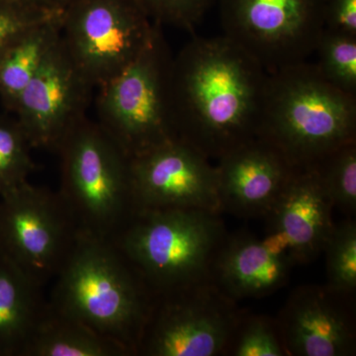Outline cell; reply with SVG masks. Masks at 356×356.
<instances>
[{
    "label": "cell",
    "instance_id": "22",
    "mask_svg": "<svg viewBox=\"0 0 356 356\" xmlns=\"http://www.w3.org/2000/svg\"><path fill=\"white\" fill-rule=\"evenodd\" d=\"M31 149L16 118L0 115V195L27 181L36 170Z\"/></svg>",
    "mask_w": 356,
    "mask_h": 356
},
{
    "label": "cell",
    "instance_id": "10",
    "mask_svg": "<svg viewBox=\"0 0 356 356\" xmlns=\"http://www.w3.org/2000/svg\"><path fill=\"white\" fill-rule=\"evenodd\" d=\"M222 36L267 74L307 62L324 32L325 0H219Z\"/></svg>",
    "mask_w": 356,
    "mask_h": 356
},
{
    "label": "cell",
    "instance_id": "18",
    "mask_svg": "<svg viewBox=\"0 0 356 356\" xmlns=\"http://www.w3.org/2000/svg\"><path fill=\"white\" fill-rule=\"evenodd\" d=\"M120 343L103 336L47 301L22 356H130Z\"/></svg>",
    "mask_w": 356,
    "mask_h": 356
},
{
    "label": "cell",
    "instance_id": "8",
    "mask_svg": "<svg viewBox=\"0 0 356 356\" xmlns=\"http://www.w3.org/2000/svg\"><path fill=\"white\" fill-rule=\"evenodd\" d=\"M156 26L136 0H74L63 9L60 40L79 72L97 88L139 57Z\"/></svg>",
    "mask_w": 356,
    "mask_h": 356
},
{
    "label": "cell",
    "instance_id": "9",
    "mask_svg": "<svg viewBox=\"0 0 356 356\" xmlns=\"http://www.w3.org/2000/svg\"><path fill=\"white\" fill-rule=\"evenodd\" d=\"M79 233L58 192L27 180L0 195V252L42 287L57 276Z\"/></svg>",
    "mask_w": 356,
    "mask_h": 356
},
{
    "label": "cell",
    "instance_id": "2",
    "mask_svg": "<svg viewBox=\"0 0 356 356\" xmlns=\"http://www.w3.org/2000/svg\"><path fill=\"white\" fill-rule=\"evenodd\" d=\"M49 303L138 355L154 292L112 238L79 231Z\"/></svg>",
    "mask_w": 356,
    "mask_h": 356
},
{
    "label": "cell",
    "instance_id": "29",
    "mask_svg": "<svg viewBox=\"0 0 356 356\" xmlns=\"http://www.w3.org/2000/svg\"><path fill=\"white\" fill-rule=\"evenodd\" d=\"M51 1L54 2V4H55V6H57L58 9L63 10L65 7L69 6V4L72 3V2H74V0H51Z\"/></svg>",
    "mask_w": 356,
    "mask_h": 356
},
{
    "label": "cell",
    "instance_id": "20",
    "mask_svg": "<svg viewBox=\"0 0 356 356\" xmlns=\"http://www.w3.org/2000/svg\"><path fill=\"white\" fill-rule=\"evenodd\" d=\"M325 286L343 296H351L356 289V224L348 220L334 224L325 243Z\"/></svg>",
    "mask_w": 356,
    "mask_h": 356
},
{
    "label": "cell",
    "instance_id": "17",
    "mask_svg": "<svg viewBox=\"0 0 356 356\" xmlns=\"http://www.w3.org/2000/svg\"><path fill=\"white\" fill-rule=\"evenodd\" d=\"M42 289L0 252V356H22L47 303Z\"/></svg>",
    "mask_w": 356,
    "mask_h": 356
},
{
    "label": "cell",
    "instance_id": "11",
    "mask_svg": "<svg viewBox=\"0 0 356 356\" xmlns=\"http://www.w3.org/2000/svg\"><path fill=\"white\" fill-rule=\"evenodd\" d=\"M136 211L194 208L220 213L216 168L184 140L173 139L130 159Z\"/></svg>",
    "mask_w": 356,
    "mask_h": 356
},
{
    "label": "cell",
    "instance_id": "12",
    "mask_svg": "<svg viewBox=\"0 0 356 356\" xmlns=\"http://www.w3.org/2000/svg\"><path fill=\"white\" fill-rule=\"evenodd\" d=\"M93 89L60 39L13 112L32 149L56 152L70 129L86 117Z\"/></svg>",
    "mask_w": 356,
    "mask_h": 356
},
{
    "label": "cell",
    "instance_id": "7",
    "mask_svg": "<svg viewBox=\"0 0 356 356\" xmlns=\"http://www.w3.org/2000/svg\"><path fill=\"white\" fill-rule=\"evenodd\" d=\"M236 302L212 278L154 294L138 355H221L243 318Z\"/></svg>",
    "mask_w": 356,
    "mask_h": 356
},
{
    "label": "cell",
    "instance_id": "28",
    "mask_svg": "<svg viewBox=\"0 0 356 356\" xmlns=\"http://www.w3.org/2000/svg\"><path fill=\"white\" fill-rule=\"evenodd\" d=\"M3 3L10 6L27 7V8L51 9V10H60L54 4L51 0H0Z\"/></svg>",
    "mask_w": 356,
    "mask_h": 356
},
{
    "label": "cell",
    "instance_id": "25",
    "mask_svg": "<svg viewBox=\"0 0 356 356\" xmlns=\"http://www.w3.org/2000/svg\"><path fill=\"white\" fill-rule=\"evenodd\" d=\"M154 24L193 31L219 0H136Z\"/></svg>",
    "mask_w": 356,
    "mask_h": 356
},
{
    "label": "cell",
    "instance_id": "21",
    "mask_svg": "<svg viewBox=\"0 0 356 356\" xmlns=\"http://www.w3.org/2000/svg\"><path fill=\"white\" fill-rule=\"evenodd\" d=\"M315 53L316 67L325 81L356 96V37L324 30Z\"/></svg>",
    "mask_w": 356,
    "mask_h": 356
},
{
    "label": "cell",
    "instance_id": "4",
    "mask_svg": "<svg viewBox=\"0 0 356 356\" xmlns=\"http://www.w3.org/2000/svg\"><path fill=\"white\" fill-rule=\"evenodd\" d=\"M220 213L194 208L136 211L112 240L154 294L211 278L226 241Z\"/></svg>",
    "mask_w": 356,
    "mask_h": 356
},
{
    "label": "cell",
    "instance_id": "6",
    "mask_svg": "<svg viewBox=\"0 0 356 356\" xmlns=\"http://www.w3.org/2000/svg\"><path fill=\"white\" fill-rule=\"evenodd\" d=\"M172 60L156 24L139 57L97 88L96 123L129 159L177 139L170 100Z\"/></svg>",
    "mask_w": 356,
    "mask_h": 356
},
{
    "label": "cell",
    "instance_id": "15",
    "mask_svg": "<svg viewBox=\"0 0 356 356\" xmlns=\"http://www.w3.org/2000/svg\"><path fill=\"white\" fill-rule=\"evenodd\" d=\"M218 161L220 211L238 217L266 216L296 170L277 149L257 137Z\"/></svg>",
    "mask_w": 356,
    "mask_h": 356
},
{
    "label": "cell",
    "instance_id": "1",
    "mask_svg": "<svg viewBox=\"0 0 356 356\" xmlns=\"http://www.w3.org/2000/svg\"><path fill=\"white\" fill-rule=\"evenodd\" d=\"M268 74L225 36L196 37L173 56L170 100L178 139L209 159L257 138Z\"/></svg>",
    "mask_w": 356,
    "mask_h": 356
},
{
    "label": "cell",
    "instance_id": "13",
    "mask_svg": "<svg viewBox=\"0 0 356 356\" xmlns=\"http://www.w3.org/2000/svg\"><path fill=\"white\" fill-rule=\"evenodd\" d=\"M332 208L316 168L295 170L264 216L268 222L264 240L286 255L293 266L313 261L334 229Z\"/></svg>",
    "mask_w": 356,
    "mask_h": 356
},
{
    "label": "cell",
    "instance_id": "26",
    "mask_svg": "<svg viewBox=\"0 0 356 356\" xmlns=\"http://www.w3.org/2000/svg\"><path fill=\"white\" fill-rule=\"evenodd\" d=\"M63 10L27 8L0 2V60L7 49L26 30L57 17Z\"/></svg>",
    "mask_w": 356,
    "mask_h": 356
},
{
    "label": "cell",
    "instance_id": "23",
    "mask_svg": "<svg viewBox=\"0 0 356 356\" xmlns=\"http://www.w3.org/2000/svg\"><path fill=\"white\" fill-rule=\"evenodd\" d=\"M334 207L356 211V140L339 147L316 168Z\"/></svg>",
    "mask_w": 356,
    "mask_h": 356
},
{
    "label": "cell",
    "instance_id": "14",
    "mask_svg": "<svg viewBox=\"0 0 356 356\" xmlns=\"http://www.w3.org/2000/svg\"><path fill=\"white\" fill-rule=\"evenodd\" d=\"M348 297L327 286L296 288L276 320L287 355H355V325Z\"/></svg>",
    "mask_w": 356,
    "mask_h": 356
},
{
    "label": "cell",
    "instance_id": "27",
    "mask_svg": "<svg viewBox=\"0 0 356 356\" xmlns=\"http://www.w3.org/2000/svg\"><path fill=\"white\" fill-rule=\"evenodd\" d=\"M324 30L356 37V0H325Z\"/></svg>",
    "mask_w": 356,
    "mask_h": 356
},
{
    "label": "cell",
    "instance_id": "5",
    "mask_svg": "<svg viewBox=\"0 0 356 356\" xmlns=\"http://www.w3.org/2000/svg\"><path fill=\"white\" fill-rule=\"evenodd\" d=\"M56 152L60 194L79 231L114 238L135 214L130 159L95 122L84 117Z\"/></svg>",
    "mask_w": 356,
    "mask_h": 356
},
{
    "label": "cell",
    "instance_id": "24",
    "mask_svg": "<svg viewBox=\"0 0 356 356\" xmlns=\"http://www.w3.org/2000/svg\"><path fill=\"white\" fill-rule=\"evenodd\" d=\"M229 348L235 356H288L277 322L266 316H243Z\"/></svg>",
    "mask_w": 356,
    "mask_h": 356
},
{
    "label": "cell",
    "instance_id": "19",
    "mask_svg": "<svg viewBox=\"0 0 356 356\" xmlns=\"http://www.w3.org/2000/svg\"><path fill=\"white\" fill-rule=\"evenodd\" d=\"M60 18L62 14L26 30L2 56L0 99L9 111L60 42Z\"/></svg>",
    "mask_w": 356,
    "mask_h": 356
},
{
    "label": "cell",
    "instance_id": "16",
    "mask_svg": "<svg viewBox=\"0 0 356 356\" xmlns=\"http://www.w3.org/2000/svg\"><path fill=\"white\" fill-rule=\"evenodd\" d=\"M292 262L266 240L240 234L227 238L213 264L211 278L232 299L259 298L284 286Z\"/></svg>",
    "mask_w": 356,
    "mask_h": 356
},
{
    "label": "cell",
    "instance_id": "3",
    "mask_svg": "<svg viewBox=\"0 0 356 356\" xmlns=\"http://www.w3.org/2000/svg\"><path fill=\"white\" fill-rule=\"evenodd\" d=\"M257 137L277 149L292 168H316L356 140V96L325 81L310 63L271 72Z\"/></svg>",
    "mask_w": 356,
    "mask_h": 356
}]
</instances>
